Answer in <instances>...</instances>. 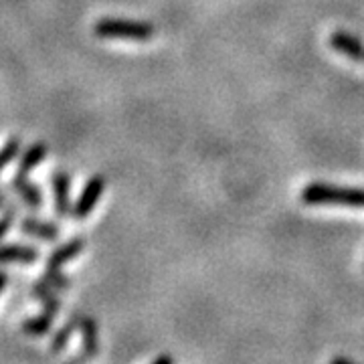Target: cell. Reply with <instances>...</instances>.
<instances>
[{
	"instance_id": "6da1fadb",
	"label": "cell",
	"mask_w": 364,
	"mask_h": 364,
	"mask_svg": "<svg viewBox=\"0 0 364 364\" xmlns=\"http://www.w3.org/2000/svg\"><path fill=\"white\" fill-rule=\"evenodd\" d=\"M301 203L306 205H342V207H364V188H348L326 182H312L301 191Z\"/></svg>"
},
{
	"instance_id": "7a4b0ae2",
	"label": "cell",
	"mask_w": 364,
	"mask_h": 364,
	"mask_svg": "<svg viewBox=\"0 0 364 364\" xmlns=\"http://www.w3.org/2000/svg\"><path fill=\"white\" fill-rule=\"evenodd\" d=\"M95 35L102 39H124V41H150L154 37V26L150 23L136 21H117V18H102L93 26Z\"/></svg>"
},
{
	"instance_id": "3957f363",
	"label": "cell",
	"mask_w": 364,
	"mask_h": 364,
	"mask_svg": "<svg viewBox=\"0 0 364 364\" xmlns=\"http://www.w3.org/2000/svg\"><path fill=\"white\" fill-rule=\"evenodd\" d=\"M105 191V176L102 174H95V176H91L90 182L85 184V188L81 191V195H79L77 203H75V207L71 208V217L73 219H85V217H90L93 207L100 203V198L104 195Z\"/></svg>"
},
{
	"instance_id": "277c9868",
	"label": "cell",
	"mask_w": 364,
	"mask_h": 364,
	"mask_svg": "<svg viewBox=\"0 0 364 364\" xmlns=\"http://www.w3.org/2000/svg\"><path fill=\"white\" fill-rule=\"evenodd\" d=\"M330 45L352 61H364V43L348 31H334L330 37Z\"/></svg>"
},
{
	"instance_id": "5b68a950",
	"label": "cell",
	"mask_w": 364,
	"mask_h": 364,
	"mask_svg": "<svg viewBox=\"0 0 364 364\" xmlns=\"http://www.w3.org/2000/svg\"><path fill=\"white\" fill-rule=\"evenodd\" d=\"M83 249H85V239L83 237L71 239L69 243H65V245H61V247L53 251L51 257L47 259V269H59V267H63L65 263L75 259Z\"/></svg>"
},
{
	"instance_id": "8992f818",
	"label": "cell",
	"mask_w": 364,
	"mask_h": 364,
	"mask_svg": "<svg viewBox=\"0 0 364 364\" xmlns=\"http://www.w3.org/2000/svg\"><path fill=\"white\" fill-rule=\"evenodd\" d=\"M39 251L25 245H2L0 247V263H25L33 265L39 261Z\"/></svg>"
},
{
	"instance_id": "52a82bcc",
	"label": "cell",
	"mask_w": 364,
	"mask_h": 364,
	"mask_svg": "<svg viewBox=\"0 0 364 364\" xmlns=\"http://www.w3.org/2000/svg\"><path fill=\"white\" fill-rule=\"evenodd\" d=\"M77 326L83 334V352L85 356L91 358L97 348H100V330H97V324L91 320L90 316H77Z\"/></svg>"
},
{
	"instance_id": "ba28073f",
	"label": "cell",
	"mask_w": 364,
	"mask_h": 364,
	"mask_svg": "<svg viewBox=\"0 0 364 364\" xmlns=\"http://www.w3.org/2000/svg\"><path fill=\"white\" fill-rule=\"evenodd\" d=\"M53 188H55V207H57V215L65 217L69 213V188H71V181L67 172H55L53 176Z\"/></svg>"
},
{
	"instance_id": "9c48e42d",
	"label": "cell",
	"mask_w": 364,
	"mask_h": 364,
	"mask_svg": "<svg viewBox=\"0 0 364 364\" xmlns=\"http://www.w3.org/2000/svg\"><path fill=\"white\" fill-rule=\"evenodd\" d=\"M45 156H47V144H33V146L25 152V156H23L21 164H18V172H16L14 176H28V172L37 168L41 162L45 160Z\"/></svg>"
},
{
	"instance_id": "30bf717a",
	"label": "cell",
	"mask_w": 364,
	"mask_h": 364,
	"mask_svg": "<svg viewBox=\"0 0 364 364\" xmlns=\"http://www.w3.org/2000/svg\"><path fill=\"white\" fill-rule=\"evenodd\" d=\"M21 229H23V233L33 235L37 239H45V241H53L59 237V227L55 223H45L39 219H25L21 223Z\"/></svg>"
},
{
	"instance_id": "8fae6325",
	"label": "cell",
	"mask_w": 364,
	"mask_h": 364,
	"mask_svg": "<svg viewBox=\"0 0 364 364\" xmlns=\"http://www.w3.org/2000/svg\"><path fill=\"white\" fill-rule=\"evenodd\" d=\"M13 186L16 188V193L21 195V198L25 200L28 207L39 208L41 205H43L41 188H39V186H35L33 182L26 178V176H14Z\"/></svg>"
},
{
	"instance_id": "7c38bea8",
	"label": "cell",
	"mask_w": 364,
	"mask_h": 364,
	"mask_svg": "<svg viewBox=\"0 0 364 364\" xmlns=\"http://www.w3.org/2000/svg\"><path fill=\"white\" fill-rule=\"evenodd\" d=\"M53 320H55V314L51 312H43L37 318H28L23 322V332L31 336H43L53 328Z\"/></svg>"
},
{
	"instance_id": "4fadbf2b",
	"label": "cell",
	"mask_w": 364,
	"mask_h": 364,
	"mask_svg": "<svg viewBox=\"0 0 364 364\" xmlns=\"http://www.w3.org/2000/svg\"><path fill=\"white\" fill-rule=\"evenodd\" d=\"M33 294L43 301L45 312H51L55 314V316L59 314V310H61V301H59V298L53 294V287L49 286V284H35V286H33Z\"/></svg>"
},
{
	"instance_id": "5bb4252c",
	"label": "cell",
	"mask_w": 364,
	"mask_h": 364,
	"mask_svg": "<svg viewBox=\"0 0 364 364\" xmlns=\"http://www.w3.org/2000/svg\"><path fill=\"white\" fill-rule=\"evenodd\" d=\"M77 328V316L71 320V322H67V326H63L57 334H55V338L51 342V352L53 354H57V352H61L67 346V342L71 338V334H73V330Z\"/></svg>"
},
{
	"instance_id": "9a60e30c",
	"label": "cell",
	"mask_w": 364,
	"mask_h": 364,
	"mask_svg": "<svg viewBox=\"0 0 364 364\" xmlns=\"http://www.w3.org/2000/svg\"><path fill=\"white\" fill-rule=\"evenodd\" d=\"M18 150H21V140H18V138H13L11 142L0 150V170L6 168V166L13 162L14 158H16V154H18Z\"/></svg>"
},
{
	"instance_id": "2e32d148",
	"label": "cell",
	"mask_w": 364,
	"mask_h": 364,
	"mask_svg": "<svg viewBox=\"0 0 364 364\" xmlns=\"http://www.w3.org/2000/svg\"><path fill=\"white\" fill-rule=\"evenodd\" d=\"M43 279H45V284H49L55 289H67V287L71 286V282L59 269H47L45 275H43Z\"/></svg>"
},
{
	"instance_id": "e0dca14e",
	"label": "cell",
	"mask_w": 364,
	"mask_h": 364,
	"mask_svg": "<svg viewBox=\"0 0 364 364\" xmlns=\"http://www.w3.org/2000/svg\"><path fill=\"white\" fill-rule=\"evenodd\" d=\"M11 225H13V215H6V217H2V219H0V239L9 233Z\"/></svg>"
},
{
	"instance_id": "ac0fdd59",
	"label": "cell",
	"mask_w": 364,
	"mask_h": 364,
	"mask_svg": "<svg viewBox=\"0 0 364 364\" xmlns=\"http://www.w3.org/2000/svg\"><path fill=\"white\" fill-rule=\"evenodd\" d=\"M152 364H174V360H172V356H170V354H160Z\"/></svg>"
},
{
	"instance_id": "d6986e66",
	"label": "cell",
	"mask_w": 364,
	"mask_h": 364,
	"mask_svg": "<svg viewBox=\"0 0 364 364\" xmlns=\"http://www.w3.org/2000/svg\"><path fill=\"white\" fill-rule=\"evenodd\" d=\"M6 284H9V275H6V272H0V294L4 291Z\"/></svg>"
},
{
	"instance_id": "ffe728a7",
	"label": "cell",
	"mask_w": 364,
	"mask_h": 364,
	"mask_svg": "<svg viewBox=\"0 0 364 364\" xmlns=\"http://www.w3.org/2000/svg\"><path fill=\"white\" fill-rule=\"evenodd\" d=\"M330 364H354V363H350V360H346V358H342V356H336V358H334V360H332V363Z\"/></svg>"
},
{
	"instance_id": "44dd1931",
	"label": "cell",
	"mask_w": 364,
	"mask_h": 364,
	"mask_svg": "<svg viewBox=\"0 0 364 364\" xmlns=\"http://www.w3.org/2000/svg\"><path fill=\"white\" fill-rule=\"evenodd\" d=\"M0 205H2V198H0Z\"/></svg>"
}]
</instances>
